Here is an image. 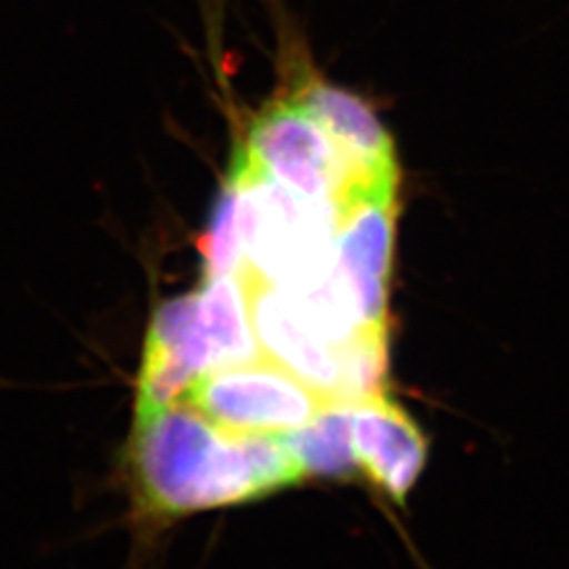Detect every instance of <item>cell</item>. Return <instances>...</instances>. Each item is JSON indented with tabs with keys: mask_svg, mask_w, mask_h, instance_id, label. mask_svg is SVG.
I'll use <instances>...</instances> for the list:
<instances>
[{
	"mask_svg": "<svg viewBox=\"0 0 569 569\" xmlns=\"http://www.w3.org/2000/svg\"><path fill=\"white\" fill-rule=\"evenodd\" d=\"M129 456L143 507L164 517L260 500L306 477L283 435H234L183 401L136 413Z\"/></svg>",
	"mask_w": 569,
	"mask_h": 569,
	"instance_id": "cell-1",
	"label": "cell"
},
{
	"mask_svg": "<svg viewBox=\"0 0 569 569\" xmlns=\"http://www.w3.org/2000/svg\"><path fill=\"white\" fill-rule=\"evenodd\" d=\"M182 401L234 435H289L329 406L317 390L264 355L207 371L183 392Z\"/></svg>",
	"mask_w": 569,
	"mask_h": 569,
	"instance_id": "cell-2",
	"label": "cell"
},
{
	"mask_svg": "<svg viewBox=\"0 0 569 569\" xmlns=\"http://www.w3.org/2000/svg\"><path fill=\"white\" fill-rule=\"evenodd\" d=\"M220 367H226L224 357L204 321L197 293L164 302L146 336L136 413L171 406L194 380Z\"/></svg>",
	"mask_w": 569,
	"mask_h": 569,
	"instance_id": "cell-3",
	"label": "cell"
},
{
	"mask_svg": "<svg viewBox=\"0 0 569 569\" xmlns=\"http://www.w3.org/2000/svg\"><path fill=\"white\" fill-rule=\"evenodd\" d=\"M237 277V274H234ZM260 352L329 403H348L346 352L323 342L284 305L272 284L241 279Z\"/></svg>",
	"mask_w": 569,
	"mask_h": 569,
	"instance_id": "cell-4",
	"label": "cell"
},
{
	"mask_svg": "<svg viewBox=\"0 0 569 569\" xmlns=\"http://www.w3.org/2000/svg\"><path fill=\"white\" fill-rule=\"evenodd\" d=\"M357 470L388 498L403 502L427 465V439L406 409L385 392L348 403Z\"/></svg>",
	"mask_w": 569,
	"mask_h": 569,
	"instance_id": "cell-5",
	"label": "cell"
},
{
	"mask_svg": "<svg viewBox=\"0 0 569 569\" xmlns=\"http://www.w3.org/2000/svg\"><path fill=\"white\" fill-rule=\"evenodd\" d=\"M397 194L373 199L355 209L338 230L336 256L363 323L388 338V298L395 251Z\"/></svg>",
	"mask_w": 569,
	"mask_h": 569,
	"instance_id": "cell-6",
	"label": "cell"
},
{
	"mask_svg": "<svg viewBox=\"0 0 569 569\" xmlns=\"http://www.w3.org/2000/svg\"><path fill=\"white\" fill-rule=\"evenodd\" d=\"M291 96L346 152L376 169H399L392 138L361 98L317 79L300 82Z\"/></svg>",
	"mask_w": 569,
	"mask_h": 569,
	"instance_id": "cell-7",
	"label": "cell"
},
{
	"mask_svg": "<svg viewBox=\"0 0 569 569\" xmlns=\"http://www.w3.org/2000/svg\"><path fill=\"white\" fill-rule=\"evenodd\" d=\"M283 437L306 475L348 477L357 470L350 446L348 403H329L312 422Z\"/></svg>",
	"mask_w": 569,
	"mask_h": 569,
	"instance_id": "cell-8",
	"label": "cell"
}]
</instances>
